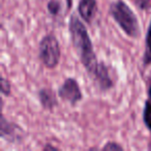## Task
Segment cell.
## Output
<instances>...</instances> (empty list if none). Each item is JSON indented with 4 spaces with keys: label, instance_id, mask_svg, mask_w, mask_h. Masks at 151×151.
Listing matches in <instances>:
<instances>
[{
    "label": "cell",
    "instance_id": "4fadbf2b",
    "mask_svg": "<svg viewBox=\"0 0 151 151\" xmlns=\"http://www.w3.org/2000/svg\"><path fill=\"white\" fill-rule=\"evenodd\" d=\"M124 147L122 145H120L117 142H113V141H110L107 142L103 147H101V150L104 151H112V150H116V151H121L123 150Z\"/></svg>",
    "mask_w": 151,
    "mask_h": 151
},
{
    "label": "cell",
    "instance_id": "7c38bea8",
    "mask_svg": "<svg viewBox=\"0 0 151 151\" xmlns=\"http://www.w3.org/2000/svg\"><path fill=\"white\" fill-rule=\"evenodd\" d=\"M1 93L3 96H11L12 95V85L7 79L1 77Z\"/></svg>",
    "mask_w": 151,
    "mask_h": 151
},
{
    "label": "cell",
    "instance_id": "7a4b0ae2",
    "mask_svg": "<svg viewBox=\"0 0 151 151\" xmlns=\"http://www.w3.org/2000/svg\"><path fill=\"white\" fill-rule=\"evenodd\" d=\"M109 14L126 35L132 38H139L141 35L140 22L124 0H115L110 3Z\"/></svg>",
    "mask_w": 151,
    "mask_h": 151
},
{
    "label": "cell",
    "instance_id": "5bb4252c",
    "mask_svg": "<svg viewBox=\"0 0 151 151\" xmlns=\"http://www.w3.org/2000/svg\"><path fill=\"white\" fill-rule=\"evenodd\" d=\"M42 150H44V151H47V150H59V148H58V147L52 146L51 144H47V145H45V146H44Z\"/></svg>",
    "mask_w": 151,
    "mask_h": 151
},
{
    "label": "cell",
    "instance_id": "30bf717a",
    "mask_svg": "<svg viewBox=\"0 0 151 151\" xmlns=\"http://www.w3.org/2000/svg\"><path fill=\"white\" fill-rule=\"evenodd\" d=\"M142 64L143 67H147L151 64V19L145 35V50L142 57Z\"/></svg>",
    "mask_w": 151,
    "mask_h": 151
},
{
    "label": "cell",
    "instance_id": "9c48e42d",
    "mask_svg": "<svg viewBox=\"0 0 151 151\" xmlns=\"http://www.w3.org/2000/svg\"><path fill=\"white\" fill-rule=\"evenodd\" d=\"M143 122L147 129L151 132V79L148 81L147 85V99L143 110Z\"/></svg>",
    "mask_w": 151,
    "mask_h": 151
},
{
    "label": "cell",
    "instance_id": "277c9868",
    "mask_svg": "<svg viewBox=\"0 0 151 151\" xmlns=\"http://www.w3.org/2000/svg\"><path fill=\"white\" fill-rule=\"evenodd\" d=\"M57 94L60 99L75 107L83 99V93L79 82L75 78H66L58 88Z\"/></svg>",
    "mask_w": 151,
    "mask_h": 151
},
{
    "label": "cell",
    "instance_id": "3957f363",
    "mask_svg": "<svg viewBox=\"0 0 151 151\" xmlns=\"http://www.w3.org/2000/svg\"><path fill=\"white\" fill-rule=\"evenodd\" d=\"M38 58L49 69H53L59 64L61 49L59 40L54 34H46L38 44Z\"/></svg>",
    "mask_w": 151,
    "mask_h": 151
},
{
    "label": "cell",
    "instance_id": "ba28073f",
    "mask_svg": "<svg viewBox=\"0 0 151 151\" xmlns=\"http://www.w3.org/2000/svg\"><path fill=\"white\" fill-rule=\"evenodd\" d=\"M57 93L52 88L44 87L37 91V99L40 106L44 110L47 111H53L58 106V99Z\"/></svg>",
    "mask_w": 151,
    "mask_h": 151
},
{
    "label": "cell",
    "instance_id": "6da1fadb",
    "mask_svg": "<svg viewBox=\"0 0 151 151\" xmlns=\"http://www.w3.org/2000/svg\"><path fill=\"white\" fill-rule=\"evenodd\" d=\"M68 32L73 49L86 73L91 79L96 70L99 61L86 26L75 14H73L69 18Z\"/></svg>",
    "mask_w": 151,
    "mask_h": 151
},
{
    "label": "cell",
    "instance_id": "9a60e30c",
    "mask_svg": "<svg viewBox=\"0 0 151 151\" xmlns=\"http://www.w3.org/2000/svg\"><path fill=\"white\" fill-rule=\"evenodd\" d=\"M71 6H73V0H66V11H65V13H68L70 11Z\"/></svg>",
    "mask_w": 151,
    "mask_h": 151
},
{
    "label": "cell",
    "instance_id": "52a82bcc",
    "mask_svg": "<svg viewBox=\"0 0 151 151\" xmlns=\"http://www.w3.org/2000/svg\"><path fill=\"white\" fill-rule=\"evenodd\" d=\"M97 11H99V5L96 0H79L78 13L85 23H92Z\"/></svg>",
    "mask_w": 151,
    "mask_h": 151
},
{
    "label": "cell",
    "instance_id": "8992f818",
    "mask_svg": "<svg viewBox=\"0 0 151 151\" xmlns=\"http://www.w3.org/2000/svg\"><path fill=\"white\" fill-rule=\"evenodd\" d=\"M91 80L94 82L95 86L101 92H107L115 86V82L112 79L111 73H110L109 65L106 64L104 61L99 62L96 70L94 75L91 77Z\"/></svg>",
    "mask_w": 151,
    "mask_h": 151
},
{
    "label": "cell",
    "instance_id": "8fae6325",
    "mask_svg": "<svg viewBox=\"0 0 151 151\" xmlns=\"http://www.w3.org/2000/svg\"><path fill=\"white\" fill-rule=\"evenodd\" d=\"M47 11L52 18H57L62 11V3L60 0H49L47 3Z\"/></svg>",
    "mask_w": 151,
    "mask_h": 151
},
{
    "label": "cell",
    "instance_id": "5b68a950",
    "mask_svg": "<svg viewBox=\"0 0 151 151\" xmlns=\"http://www.w3.org/2000/svg\"><path fill=\"white\" fill-rule=\"evenodd\" d=\"M24 134H25V132L19 124L9 121L3 114L1 115V118H0V138L2 140L9 143H13V144H19V143L23 142Z\"/></svg>",
    "mask_w": 151,
    "mask_h": 151
}]
</instances>
